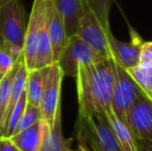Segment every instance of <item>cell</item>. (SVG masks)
<instances>
[{
  "label": "cell",
  "mask_w": 152,
  "mask_h": 151,
  "mask_svg": "<svg viewBox=\"0 0 152 151\" xmlns=\"http://www.w3.org/2000/svg\"><path fill=\"white\" fill-rule=\"evenodd\" d=\"M79 114L94 115L112 113L114 73L111 58L95 63L80 64L76 75Z\"/></svg>",
  "instance_id": "cell-1"
},
{
  "label": "cell",
  "mask_w": 152,
  "mask_h": 151,
  "mask_svg": "<svg viewBox=\"0 0 152 151\" xmlns=\"http://www.w3.org/2000/svg\"><path fill=\"white\" fill-rule=\"evenodd\" d=\"M113 61V60H112ZM114 85H113L111 108L114 116L121 121L130 131L128 113L139 95L142 93L138 85L134 83L127 71L113 61Z\"/></svg>",
  "instance_id": "cell-2"
},
{
  "label": "cell",
  "mask_w": 152,
  "mask_h": 151,
  "mask_svg": "<svg viewBox=\"0 0 152 151\" xmlns=\"http://www.w3.org/2000/svg\"><path fill=\"white\" fill-rule=\"evenodd\" d=\"M76 133L83 136L100 151H122L106 114H79Z\"/></svg>",
  "instance_id": "cell-3"
},
{
  "label": "cell",
  "mask_w": 152,
  "mask_h": 151,
  "mask_svg": "<svg viewBox=\"0 0 152 151\" xmlns=\"http://www.w3.org/2000/svg\"><path fill=\"white\" fill-rule=\"evenodd\" d=\"M112 32H107L100 24L89 0H81V16L77 35L94 51L110 58L108 38Z\"/></svg>",
  "instance_id": "cell-4"
},
{
  "label": "cell",
  "mask_w": 152,
  "mask_h": 151,
  "mask_svg": "<svg viewBox=\"0 0 152 151\" xmlns=\"http://www.w3.org/2000/svg\"><path fill=\"white\" fill-rule=\"evenodd\" d=\"M26 24L22 0H0V34L3 44L22 47Z\"/></svg>",
  "instance_id": "cell-5"
},
{
  "label": "cell",
  "mask_w": 152,
  "mask_h": 151,
  "mask_svg": "<svg viewBox=\"0 0 152 151\" xmlns=\"http://www.w3.org/2000/svg\"><path fill=\"white\" fill-rule=\"evenodd\" d=\"M94 51L86 42H84L77 34L67 37L65 47L62 51L58 63L60 65L64 77H76L80 64H90L106 59Z\"/></svg>",
  "instance_id": "cell-6"
},
{
  "label": "cell",
  "mask_w": 152,
  "mask_h": 151,
  "mask_svg": "<svg viewBox=\"0 0 152 151\" xmlns=\"http://www.w3.org/2000/svg\"><path fill=\"white\" fill-rule=\"evenodd\" d=\"M45 82L39 101V110L42 119L49 124H53L55 115L61 107V86L64 78L58 62H54L50 66L45 67Z\"/></svg>",
  "instance_id": "cell-7"
},
{
  "label": "cell",
  "mask_w": 152,
  "mask_h": 151,
  "mask_svg": "<svg viewBox=\"0 0 152 151\" xmlns=\"http://www.w3.org/2000/svg\"><path fill=\"white\" fill-rule=\"evenodd\" d=\"M50 2L49 0H34L32 4L23 44V58L28 71L35 69L38 32L47 16Z\"/></svg>",
  "instance_id": "cell-8"
},
{
  "label": "cell",
  "mask_w": 152,
  "mask_h": 151,
  "mask_svg": "<svg viewBox=\"0 0 152 151\" xmlns=\"http://www.w3.org/2000/svg\"><path fill=\"white\" fill-rule=\"evenodd\" d=\"M128 121L134 139L152 141V101L143 93L130 108Z\"/></svg>",
  "instance_id": "cell-9"
},
{
  "label": "cell",
  "mask_w": 152,
  "mask_h": 151,
  "mask_svg": "<svg viewBox=\"0 0 152 151\" xmlns=\"http://www.w3.org/2000/svg\"><path fill=\"white\" fill-rule=\"evenodd\" d=\"M132 32L130 42H121L117 39L112 33L109 34L108 38L110 58L124 69H128L139 64L141 48L144 42L138 33L132 30Z\"/></svg>",
  "instance_id": "cell-10"
},
{
  "label": "cell",
  "mask_w": 152,
  "mask_h": 151,
  "mask_svg": "<svg viewBox=\"0 0 152 151\" xmlns=\"http://www.w3.org/2000/svg\"><path fill=\"white\" fill-rule=\"evenodd\" d=\"M48 126L49 124L42 118L31 126L6 139L10 140L19 151H38Z\"/></svg>",
  "instance_id": "cell-11"
},
{
  "label": "cell",
  "mask_w": 152,
  "mask_h": 151,
  "mask_svg": "<svg viewBox=\"0 0 152 151\" xmlns=\"http://www.w3.org/2000/svg\"><path fill=\"white\" fill-rule=\"evenodd\" d=\"M48 33L52 47L53 61L58 62L60 55L65 47L67 35H66L64 22L62 20L58 10L54 7L53 1L50 5L48 16Z\"/></svg>",
  "instance_id": "cell-12"
},
{
  "label": "cell",
  "mask_w": 152,
  "mask_h": 151,
  "mask_svg": "<svg viewBox=\"0 0 152 151\" xmlns=\"http://www.w3.org/2000/svg\"><path fill=\"white\" fill-rule=\"evenodd\" d=\"M72 139L64 138L62 133L61 107L58 108L54 122L45 131L42 145L38 151H72Z\"/></svg>",
  "instance_id": "cell-13"
},
{
  "label": "cell",
  "mask_w": 152,
  "mask_h": 151,
  "mask_svg": "<svg viewBox=\"0 0 152 151\" xmlns=\"http://www.w3.org/2000/svg\"><path fill=\"white\" fill-rule=\"evenodd\" d=\"M53 4L63 20L67 37L77 34L81 16V0H53Z\"/></svg>",
  "instance_id": "cell-14"
},
{
  "label": "cell",
  "mask_w": 152,
  "mask_h": 151,
  "mask_svg": "<svg viewBox=\"0 0 152 151\" xmlns=\"http://www.w3.org/2000/svg\"><path fill=\"white\" fill-rule=\"evenodd\" d=\"M52 1L49 4L48 12L40 26L39 32H38L37 38V48H36V60H35V69H42L45 67L50 66L54 63L53 61V54H52V47H51L50 38L48 33V16L49 9Z\"/></svg>",
  "instance_id": "cell-15"
},
{
  "label": "cell",
  "mask_w": 152,
  "mask_h": 151,
  "mask_svg": "<svg viewBox=\"0 0 152 151\" xmlns=\"http://www.w3.org/2000/svg\"><path fill=\"white\" fill-rule=\"evenodd\" d=\"M45 74H46L45 69H34L32 71H28L26 88H25L28 105L39 107L40 96H42V91L45 82Z\"/></svg>",
  "instance_id": "cell-16"
},
{
  "label": "cell",
  "mask_w": 152,
  "mask_h": 151,
  "mask_svg": "<svg viewBox=\"0 0 152 151\" xmlns=\"http://www.w3.org/2000/svg\"><path fill=\"white\" fill-rule=\"evenodd\" d=\"M107 116L122 151H140L137 144V140L134 139L129 129L114 116L113 112Z\"/></svg>",
  "instance_id": "cell-17"
},
{
  "label": "cell",
  "mask_w": 152,
  "mask_h": 151,
  "mask_svg": "<svg viewBox=\"0 0 152 151\" xmlns=\"http://www.w3.org/2000/svg\"><path fill=\"white\" fill-rule=\"evenodd\" d=\"M125 71L138 85L143 94L152 101V64L147 66L138 64Z\"/></svg>",
  "instance_id": "cell-18"
},
{
  "label": "cell",
  "mask_w": 152,
  "mask_h": 151,
  "mask_svg": "<svg viewBox=\"0 0 152 151\" xmlns=\"http://www.w3.org/2000/svg\"><path fill=\"white\" fill-rule=\"evenodd\" d=\"M22 60H23V55L16 61L14 67L0 81V127H1L2 119H3L4 113H5V110L8 105V99H10V88H12V80H14L15 75H16Z\"/></svg>",
  "instance_id": "cell-19"
},
{
  "label": "cell",
  "mask_w": 152,
  "mask_h": 151,
  "mask_svg": "<svg viewBox=\"0 0 152 151\" xmlns=\"http://www.w3.org/2000/svg\"><path fill=\"white\" fill-rule=\"evenodd\" d=\"M89 1H90L92 8L95 12L96 16H97L104 29L107 32H111L109 17H110L111 7L116 0H89Z\"/></svg>",
  "instance_id": "cell-20"
},
{
  "label": "cell",
  "mask_w": 152,
  "mask_h": 151,
  "mask_svg": "<svg viewBox=\"0 0 152 151\" xmlns=\"http://www.w3.org/2000/svg\"><path fill=\"white\" fill-rule=\"evenodd\" d=\"M42 118V112H40V110H39V107H35V106L26 104L24 113H23L22 117H21L20 122L18 123V125H17L16 129H15L12 135L23 131V129L27 128V127L31 126L32 124L37 122V121L40 120Z\"/></svg>",
  "instance_id": "cell-21"
},
{
  "label": "cell",
  "mask_w": 152,
  "mask_h": 151,
  "mask_svg": "<svg viewBox=\"0 0 152 151\" xmlns=\"http://www.w3.org/2000/svg\"><path fill=\"white\" fill-rule=\"evenodd\" d=\"M17 60H15L10 52L3 46L0 48V69L3 74H7L14 67Z\"/></svg>",
  "instance_id": "cell-22"
},
{
  "label": "cell",
  "mask_w": 152,
  "mask_h": 151,
  "mask_svg": "<svg viewBox=\"0 0 152 151\" xmlns=\"http://www.w3.org/2000/svg\"><path fill=\"white\" fill-rule=\"evenodd\" d=\"M152 64V40L151 42H144L141 48L140 60L139 65L147 66Z\"/></svg>",
  "instance_id": "cell-23"
},
{
  "label": "cell",
  "mask_w": 152,
  "mask_h": 151,
  "mask_svg": "<svg viewBox=\"0 0 152 151\" xmlns=\"http://www.w3.org/2000/svg\"><path fill=\"white\" fill-rule=\"evenodd\" d=\"M0 151H19L6 138H0Z\"/></svg>",
  "instance_id": "cell-24"
},
{
  "label": "cell",
  "mask_w": 152,
  "mask_h": 151,
  "mask_svg": "<svg viewBox=\"0 0 152 151\" xmlns=\"http://www.w3.org/2000/svg\"><path fill=\"white\" fill-rule=\"evenodd\" d=\"M137 144L140 151H152V141L137 140Z\"/></svg>",
  "instance_id": "cell-25"
},
{
  "label": "cell",
  "mask_w": 152,
  "mask_h": 151,
  "mask_svg": "<svg viewBox=\"0 0 152 151\" xmlns=\"http://www.w3.org/2000/svg\"><path fill=\"white\" fill-rule=\"evenodd\" d=\"M3 38H2V36H1V34H0V48H1L2 46H3Z\"/></svg>",
  "instance_id": "cell-26"
},
{
  "label": "cell",
  "mask_w": 152,
  "mask_h": 151,
  "mask_svg": "<svg viewBox=\"0 0 152 151\" xmlns=\"http://www.w3.org/2000/svg\"><path fill=\"white\" fill-rule=\"evenodd\" d=\"M4 76H5V74H3V73H2V71H1V69H0V81H1L2 79H3V77H4Z\"/></svg>",
  "instance_id": "cell-27"
},
{
  "label": "cell",
  "mask_w": 152,
  "mask_h": 151,
  "mask_svg": "<svg viewBox=\"0 0 152 151\" xmlns=\"http://www.w3.org/2000/svg\"><path fill=\"white\" fill-rule=\"evenodd\" d=\"M72 151H84V150H83V149H82V148H81V147H78V148H77L76 150H72Z\"/></svg>",
  "instance_id": "cell-28"
},
{
  "label": "cell",
  "mask_w": 152,
  "mask_h": 151,
  "mask_svg": "<svg viewBox=\"0 0 152 151\" xmlns=\"http://www.w3.org/2000/svg\"><path fill=\"white\" fill-rule=\"evenodd\" d=\"M49 1H53V0H49Z\"/></svg>",
  "instance_id": "cell-29"
}]
</instances>
